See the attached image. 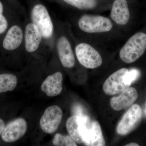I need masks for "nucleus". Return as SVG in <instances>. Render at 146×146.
Masks as SVG:
<instances>
[{"label":"nucleus","instance_id":"nucleus-1","mask_svg":"<svg viewBox=\"0 0 146 146\" xmlns=\"http://www.w3.org/2000/svg\"><path fill=\"white\" fill-rule=\"evenodd\" d=\"M146 50V34L140 32L131 37L120 50L119 56L126 63L135 62Z\"/></svg>","mask_w":146,"mask_h":146},{"label":"nucleus","instance_id":"nucleus-2","mask_svg":"<svg viewBox=\"0 0 146 146\" xmlns=\"http://www.w3.org/2000/svg\"><path fill=\"white\" fill-rule=\"evenodd\" d=\"M32 23L35 24L44 39H49L54 32V25L46 7L42 4L34 6L31 12Z\"/></svg>","mask_w":146,"mask_h":146},{"label":"nucleus","instance_id":"nucleus-3","mask_svg":"<svg viewBox=\"0 0 146 146\" xmlns=\"http://www.w3.org/2000/svg\"><path fill=\"white\" fill-rule=\"evenodd\" d=\"M79 27L88 33H101L110 31L113 25L106 17L100 16L85 15L79 20Z\"/></svg>","mask_w":146,"mask_h":146},{"label":"nucleus","instance_id":"nucleus-4","mask_svg":"<svg viewBox=\"0 0 146 146\" xmlns=\"http://www.w3.org/2000/svg\"><path fill=\"white\" fill-rule=\"evenodd\" d=\"M76 56L79 63L85 68L95 69L102 63V59L99 53L91 45L80 43L76 47Z\"/></svg>","mask_w":146,"mask_h":146},{"label":"nucleus","instance_id":"nucleus-5","mask_svg":"<svg viewBox=\"0 0 146 146\" xmlns=\"http://www.w3.org/2000/svg\"><path fill=\"white\" fill-rule=\"evenodd\" d=\"M143 116L141 106L132 105L120 120L117 127L118 134L125 135L131 132L139 124Z\"/></svg>","mask_w":146,"mask_h":146},{"label":"nucleus","instance_id":"nucleus-6","mask_svg":"<svg viewBox=\"0 0 146 146\" xmlns=\"http://www.w3.org/2000/svg\"><path fill=\"white\" fill-rule=\"evenodd\" d=\"M91 121L89 116L86 115H73L67 120L66 128L69 136L76 143H84V136Z\"/></svg>","mask_w":146,"mask_h":146},{"label":"nucleus","instance_id":"nucleus-7","mask_svg":"<svg viewBox=\"0 0 146 146\" xmlns=\"http://www.w3.org/2000/svg\"><path fill=\"white\" fill-rule=\"evenodd\" d=\"M63 117L61 108L56 105L47 108L40 119L39 124L45 133L51 134L57 130Z\"/></svg>","mask_w":146,"mask_h":146},{"label":"nucleus","instance_id":"nucleus-8","mask_svg":"<svg viewBox=\"0 0 146 146\" xmlns=\"http://www.w3.org/2000/svg\"><path fill=\"white\" fill-rule=\"evenodd\" d=\"M128 72L127 69L123 68L110 76L103 85V90L105 94L108 96H114L120 94L129 87L124 80Z\"/></svg>","mask_w":146,"mask_h":146},{"label":"nucleus","instance_id":"nucleus-9","mask_svg":"<svg viewBox=\"0 0 146 146\" xmlns=\"http://www.w3.org/2000/svg\"><path fill=\"white\" fill-rule=\"evenodd\" d=\"M27 123L23 118H18L9 123L5 127L1 134L3 141L13 143L24 136L27 129Z\"/></svg>","mask_w":146,"mask_h":146},{"label":"nucleus","instance_id":"nucleus-10","mask_svg":"<svg viewBox=\"0 0 146 146\" xmlns=\"http://www.w3.org/2000/svg\"><path fill=\"white\" fill-rule=\"evenodd\" d=\"M138 98V94L133 87H128L118 96L113 97L110 100V104L115 111H120L131 106Z\"/></svg>","mask_w":146,"mask_h":146},{"label":"nucleus","instance_id":"nucleus-11","mask_svg":"<svg viewBox=\"0 0 146 146\" xmlns=\"http://www.w3.org/2000/svg\"><path fill=\"white\" fill-rule=\"evenodd\" d=\"M57 50L58 57L63 67L72 68L75 64L74 55L70 43L64 36H61L58 40Z\"/></svg>","mask_w":146,"mask_h":146},{"label":"nucleus","instance_id":"nucleus-12","mask_svg":"<svg viewBox=\"0 0 146 146\" xmlns=\"http://www.w3.org/2000/svg\"><path fill=\"white\" fill-rule=\"evenodd\" d=\"M63 76L58 72L48 76L42 82L41 89L49 97L56 96L61 93L63 89Z\"/></svg>","mask_w":146,"mask_h":146},{"label":"nucleus","instance_id":"nucleus-13","mask_svg":"<svg viewBox=\"0 0 146 146\" xmlns=\"http://www.w3.org/2000/svg\"><path fill=\"white\" fill-rule=\"evenodd\" d=\"M24 37L26 50L29 53L38 49L43 38L39 29L33 23L28 24L26 26Z\"/></svg>","mask_w":146,"mask_h":146},{"label":"nucleus","instance_id":"nucleus-14","mask_svg":"<svg viewBox=\"0 0 146 146\" xmlns=\"http://www.w3.org/2000/svg\"><path fill=\"white\" fill-rule=\"evenodd\" d=\"M83 143L86 146L106 145L101 127L97 121H91L83 137Z\"/></svg>","mask_w":146,"mask_h":146},{"label":"nucleus","instance_id":"nucleus-15","mask_svg":"<svg viewBox=\"0 0 146 146\" xmlns=\"http://www.w3.org/2000/svg\"><path fill=\"white\" fill-rule=\"evenodd\" d=\"M22 28L17 25L11 27L7 33L3 42V46L7 50H13L20 46L23 40Z\"/></svg>","mask_w":146,"mask_h":146},{"label":"nucleus","instance_id":"nucleus-16","mask_svg":"<svg viewBox=\"0 0 146 146\" xmlns=\"http://www.w3.org/2000/svg\"><path fill=\"white\" fill-rule=\"evenodd\" d=\"M111 17L118 25H124L127 23L130 13L126 0H115L112 5Z\"/></svg>","mask_w":146,"mask_h":146},{"label":"nucleus","instance_id":"nucleus-17","mask_svg":"<svg viewBox=\"0 0 146 146\" xmlns=\"http://www.w3.org/2000/svg\"><path fill=\"white\" fill-rule=\"evenodd\" d=\"M18 83L17 77L13 74H0V94L13 91Z\"/></svg>","mask_w":146,"mask_h":146},{"label":"nucleus","instance_id":"nucleus-18","mask_svg":"<svg viewBox=\"0 0 146 146\" xmlns=\"http://www.w3.org/2000/svg\"><path fill=\"white\" fill-rule=\"evenodd\" d=\"M71 6L80 9H89L96 7V0H63Z\"/></svg>","mask_w":146,"mask_h":146},{"label":"nucleus","instance_id":"nucleus-19","mask_svg":"<svg viewBox=\"0 0 146 146\" xmlns=\"http://www.w3.org/2000/svg\"><path fill=\"white\" fill-rule=\"evenodd\" d=\"M54 146H77L76 143L70 136H64L60 133L56 134L52 140Z\"/></svg>","mask_w":146,"mask_h":146},{"label":"nucleus","instance_id":"nucleus-20","mask_svg":"<svg viewBox=\"0 0 146 146\" xmlns=\"http://www.w3.org/2000/svg\"><path fill=\"white\" fill-rule=\"evenodd\" d=\"M140 72L138 70L133 69L129 71L125 77V82L127 85L131 86V84L136 81L140 76Z\"/></svg>","mask_w":146,"mask_h":146},{"label":"nucleus","instance_id":"nucleus-21","mask_svg":"<svg viewBox=\"0 0 146 146\" xmlns=\"http://www.w3.org/2000/svg\"><path fill=\"white\" fill-rule=\"evenodd\" d=\"M3 7L0 1V34H2L8 27V22L5 17L3 15Z\"/></svg>","mask_w":146,"mask_h":146},{"label":"nucleus","instance_id":"nucleus-22","mask_svg":"<svg viewBox=\"0 0 146 146\" xmlns=\"http://www.w3.org/2000/svg\"><path fill=\"white\" fill-rule=\"evenodd\" d=\"M72 112L74 115L82 116L86 115L84 113L83 108L79 104H76L73 106L72 108Z\"/></svg>","mask_w":146,"mask_h":146},{"label":"nucleus","instance_id":"nucleus-23","mask_svg":"<svg viewBox=\"0 0 146 146\" xmlns=\"http://www.w3.org/2000/svg\"><path fill=\"white\" fill-rule=\"evenodd\" d=\"M5 127V123L4 121L0 118V135H1Z\"/></svg>","mask_w":146,"mask_h":146},{"label":"nucleus","instance_id":"nucleus-24","mask_svg":"<svg viewBox=\"0 0 146 146\" xmlns=\"http://www.w3.org/2000/svg\"><path fill=\"white\" fill-rule=\"evenodd\" d=\"M126 146H139V145L136 143H130L127 144L125 145Z\"/></svg>","mask_w":146,"mask_h":146},{"label":"nucleus","instance_id":"nucleus-25","mask_svg":"<svg viewBox=\"0 0 146 146\" xmlns=\"http://www.w3.org/2000/svg\"><path fill=\"white\" fill-rule=\"evenodd\" d=\"M145 110H146V104H145Z\"/></svg>","mask_w":146,"mask_h":146}]
</instances>
